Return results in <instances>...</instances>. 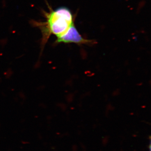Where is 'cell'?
<instances>
[{"label": "cell", "mask_w": 151, "mask_h": 151, "mask_svg": "<svg viewBox=\"0 0 151 151\" xmlns=\"http://www.w3.org/2000/svg\"><path fill=\"white\" fill-rule=\"evenodd\" d=\"M49 12L42 11L45 20L44 21H32L33 26L39 28L42 34V50L52 35L56 37L64 33L71 25L74 23V16L69 9L60 7L53 10L49 5Z\"/></svg>", "instance_id": "1"}, {"label": "cell", "mask_w": 151, "mask_h": 151, "mask_svg": "<svg viewBox=\"0 0 151 151\" xmlns=\"http://www.w3.org/2000/svg\"><path fill=\"white\" fill-rule=\"evenodd\" d=\"M57 43H74L78 45L90 44L93 41L83 37L76 27L74 23L69 27L66 31L57 37Z\"/></svg>", "instance_id": "2"}]
</instances>
